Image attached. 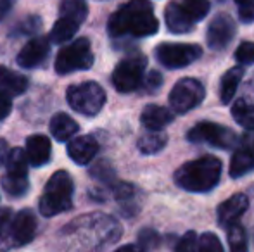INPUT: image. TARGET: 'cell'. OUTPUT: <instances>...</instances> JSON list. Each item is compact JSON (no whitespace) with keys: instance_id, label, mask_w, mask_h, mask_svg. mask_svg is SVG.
Here are the masks:
<instances>
[{"instance_id":"cell-27","label":"cell","mask_w":254,"mask_h":252,"mask_svg":"<svg viewBox=\"0 0 254 252\" xmlns=\"http://www.w3.org/2000/svg\"><path fill=\"white\" fill-rule=\"evenodd\" d=\"M12 218L14 214L10 209H0V251H7L10 247H14L12 232H10Z\"/></svg>"},{"instance_id":"cell-37","label":"cell","mask_w":254,"mask_h":252,"mask_svg":"<svg viewBox=\"0 0 254 252\" xmlns=\"http://www.w3.org/2000/svg\"><path fill=\"white\" fill-rule=\"evenodd\" d=\"M161 74L159 73H156V71H152V73H149V76H147V80H145V85H147V90H156L157 87L161 85Z\"/></svg>"},{"instance_id":"cell-19","label":"cell","mask_w":254,"mask_h":252,"mask_svg":"<svg viewBox=\"0 0 254 252\" xmlns=\"http://www.w3.org/2000/svg\"><path fill=\"white\" fill-rule=\"evenodd\" d=\"M0 88L5 92L7 95H21L26 92L28 80L23 74L16 73V71L9 69L5 66H0Z\"/></svg>"},{"instance_id":"cell-22","label":"cell","mask_w":254,"mask_h":252,"mask_svg":"<svg viewBox=\"0 0 254 252\" xmlns=\"http://www.w3.org/2000/svg\"><path fill=\"white\" fill-rule=\"evenodd\" d=\"M61 17H66V19L74 21L76 24H81L87 19L88 7L85 0H63L59 7Z\"/></svg>"},{"instance_id":"cell-32","label":"cell","mask_w":254,"mask_h":252,"mask_svg":"<svg viewBox=\"0 0 254 252\" xmlns=\"http://www.w3.org/2000/svg\"><path fill=\"white\" fill-rule=\"evenodd\" d=\"M199 251V240L194 232H187L180 240H178L175 252H197Z\"/></svg>"},{"instance_id":"cell-39","label":"cell","mask_w":254,"mask_h":252,"mask_svg":"<svg viewBox=\"0 0 254 252\" xmlns=\"http://www.w3.org/2000/svg\"><path fill=\"white\" fill-rule=\"evenodd\" d=\"M242 147L251 151L254 154V133H248L244 138H242Z\"/></svg>"},{"instance_id":"cell-34","label":"cell","mask_w":254,"mask_h":252,"mask_svg":"<svg viewBox=\"0 0 254 252\" xmlns=\"http://www.w3.org/2000/svg\"><path fill=\"white\" fill-rule=\"evenodd\" d=\"M239 9V17L242 23H253L254 21V0H235Z\"/></svg>"},{"instance_id":"cell-36","label":"cell","mask_w":254,"mask_h":252,"mask_svg":"<svg viewBox=\"0 0 254 252\" xmlns=\"http://www.w3.org/2000/svg\"><path fill=\"white\" fill-rule=\"evenodd\" d=\"M10 109H12V104H10V101H9V95L0 90V121L9 116Z\"/></svg>"},{"instance_id":"cell-18","label":"cell","mask_w":254,"mask_h":252,"mask_svg":"<svg viewBox=\"0 0 254 252\" xmlns=\"http://www.w3.org/2000/svg\"><path fill=\"white\" fill-rule=\"evenodd\" d=\"M49 128H51V135L57 142H69L80 130L78 123L71 116H67L66 112H57L51 119Z\"/></svg>"},{"instance_id":"cell-15","label":"cell","mask_w":254,"mask_h":252,"mask_svg":"<svg viewBox=\"0 0 254 252\" xmlns=\"http://www.w3.org/2000/svg\"><path fill=\"white\" fill-rule=\"evenodd\" d=\"M26 154L30 159V164L35 168L47 164L52 155V145L51 140L44 135H31L26 140Z\"/></svg>"},{"instance_id":"cell-28","label":"cell","mask_w":254,"mask_h":252,"mask_svg":"<svg viewBox=\"0 0 254 252\" xmlns=\"http://www.w3.org/2000/svg\"><path fill=\"white\" fill-rule=\"evenodd\" d=\"M28 178L26 176H14V175H5L2 176V189L12 197H21L28 192Z\"/></svg>"},{"instance_id":"cell-31","label":"cell","mask_w":254,"mask_h":252,"mask_svg":"<svg viewBox=\"0 0 254 252\" xmlns=\"http://www.w3.org/2000/svg\"><path fill=\"white\" fill-rule=\"evenodd\" d=\"M199 252H225L220 239L214 233H202L199 237Z\"/></svg>"},{"instance_id":"cell-3","label":"cell","mask_w":254,"mask_h":252,"mask_svg":"<svg viewBox=\"0 0 254 252\" xmlns=\"http://www.w3.org/2000/svg\"><path fill=\"white\" fill-rule=\"evenodd\" d=\"M71 205H73V180L69 173L59 169L45 185L38 209L45 218H51L71 209Z\"/></svg>"},{"instance_id":"cell-25","label":"cell","mask_w":254,"mask_h":252,"mask_svg":"<svg viewBox=\"0 0 254 252\" xmlns=\"http://www.w3.org/2000/svg\"><path fill=\"white\" fill-rule=\"evenodd\" d=\"M28 154L23 151V149L16 147L9 152V157L5 161L7 166V173L14 176H26L28 175Z\"/></svg>"},{"instance_id":"cell-38","label":"cell","mask_w":254,"mask_h":252,"mask_svg":"<svg viewBox=\"0 0 254 252\" xmlns=\"http://www.w3.org/2000/svg\"><path fill=\"white\" fill-rule=\"evenodd\" d=\"M9 152H10L9 145L5 144V140H2V138H0V166L7 161V157H9Z\"/></svg>"},{"instance_id":"cell-7","label":"cell","mask_w":254,"mask_h":252,"mask_svg":"<svg viewBox=\"0 0 254 252\" xmlns=\"http://www.w3.org/2000/svg\"><path fill=\"white\" fill-rule=\"evenodd\" d=\"M187 138L192 144H209L218 149H232L239 144V137L230 128L209 121L197 123L194 128H190Z\"/></svg>"},{"instance_id":"cell-12","label":"cell","mask_w":254,"mask_h":252,"mask_svg":"<svg viewBox=\"0 0 254 252\" xmlns=\"http://www.w3.org/2000/svg\"><path fill=\"white\" fill-rule=\"evenodd\" d=\"M49 42L51 40L44 37H37L30 40L17 54V64L24 69H31V67H37L38 64H42L47 57L49 49H51Z\"/></svg>"},{"instance_id":"cell-29","label":"cell","mask_w":254,"mask_h":252,"mask_svg":"<svg viewBox=\"0 0 254 252\" xmlns=\"http://www.w3.org/2000/svg\"><path fill=\"white\" fill-rule=\"evenodd\" d=\"M228 246H230V252H249L246 230L239 223L228 228Z\"/></svg>"},{"instance_id":"cell-5","label":"cell","mask_w":254,"mask_h":252,"mask_svg":"<svg viewBox=\"0 0 254 252\" xmlns=\"http://www.w3.org/2000/svg\"><path fill=\"white\" fill-rule=\"evenodd\" d=\"M94 66V52H92L90 42L87 38H78V40L67 44L59 50L54 62L57 74H71L74 71H85Z\"/></svg>"},{"instance_id":"cell-8","label":"cell","mask_w":254,"mask_h":252,"mask_svg":"<svg viewBox=\"0 0 254 252\" xmlns=\"http://www.w3.org/2000/svg\"><path fill=\"white\" fill-rule=\"evenodd\" d=\"M204 95L206 92H204L201 81L194 80V78H184L170 92V105L175 112L185 114L201 104Z\"/></svg>"},{"instance_id":"cell-6","label":"cell","mask_w":254,"mask_h":252,"mask_svg":"<svg viewBox=\"0 0 254 252\" xmlns=\"http://www.w3.org/2000/svg\"><path fill=\"white\" fill-rule=\"evenodd\" d=\"M145 67H147V59L142 54L130 55L123 59L113 73V85L121 94H130L137 90L144 81Z\"/></svg>"},{"instance_id":"cell-2","label":"cell","mask_w":254,"mask_h":252,"mask_svg":"<svg viewBox=\"0 0 254 252\" xmlns=\"http://www.w3.org/2000/svg\"><path fill=\"white\" fill-rule=\"evenodd\" d=\"M221 176V161L214 155H202L175 173V183L187 192H209L218 185Z\"/></svg>"},{"instance_id":"cell-1","label":"cell","mask_w":254,"mask_h":252,"mask_svg":"<svg viewBox=\"0 0 254 252\" xmlns=\"http://www.w3.org/2000/svg\"><path fill=\"white\" fill-rule=\"evenodd\" d=\"M157 28L159 23L154 16L152 3L149 0H130L113 14L107 23L109 35L114 38L151 37L157 33Z\"/></svg>"},{"instance_id":"cell-23","label":"cell","mask_w":254,"mask_h":252,"mask_svg":"<svg viewBox=\"0 0 254 252\" xmlns=\"http://www.w3.org/2000/svg\"><path fill=\"white\" fill-rule=\"evenodd\" d=\"M78 26H80V24H76L74 21L66 19V17H59V19L54 23L51 33H49V40H51L52 44H66V42L71 40V37L76 33Z\"/></svg>"},{"instance_id":"cell-20","label":"cell","mask_w":254,"mask_h":252,"mask_svg":"<svg viewBox=\"0 0 254 252\" xmlns=\"http://www.w3.org/2000/svg\"><path fill=\"white\" fill-rule=\"evenodd\" d=\"M242 76H244V69L241 66L232 67L225 73V76L221 78V85H220V99L223 104H228V102L234 99L235 92H237V87L241 83Z\"/></svg>"},{"instance_id":"cell-13","label":"cell","mask_w":254,"mask_h":252,"mask_svg":"<svg viewBox=\"0 0 254 252\" xmlns=\"http://www.w3.org/2000/svg\"><path fill=\"white\" fill-rule=\"evenodd\" d=\"M249 207V201L244 194H235L230 199H227L225 202H221L218 207V223L223 228H230L239 221L242 214L246 212V209Z\"/></svg>"},{"instance_id":"cell-16","label":"cell","mask_w":254,"mask_h":252,"mask_svg":"<svg viewBox=\"0 0 254 252\" xmlns=\"http://www.w3.org/2000/svg\"><path fill=\"white\" fill-rule=\"evenodd\" d=\"M164 19H166V26L173 33H187L192 30L195 21L185 12V9L182 7V3L171 2L164 10Z\"/></svg>"},{"instance_id":"cell-33","label":"cell","mask_w":254,"mask_h":252,"mask_svg":"<svg viewBox=\"0 0 254 252\" xmlns=\"http://www.w3.org/2000/svg\"><path fill=\"white\" fill-rule=\"evenodd\" d=\"M235 59L242 66H249L254 62V44L253 42H244L239 45V49L235 50Z\"/></svg>"},{"instance_id":"cell-11","label":"cell","mask_w":254,"mask_h":252,"mask_svg":"<svg viewBox=\"0 0 254 252\" xmlns=\"http://www.w3.org/2000/svg\"><path fill=\"white\" fill-rule=\"evenodd\" d=\"M10 232H12V242L14 247L26 246L33 240L35 233H37V216L31 209H23V211L16 212L12 218V225H10Z\"/></svg>"},{"instance_id":"cell-10","label":"cell","mask_w":254,"mask_h":252,"mask_svg":"<svg viewBox=\"0 0 254 252\" xmlns=\"http://www.w3.org/2000/svg\"><path fill=\"white\" fill-rule=\"evenodd\" d=\"M235 37V23L228 14H218L207 28V45L213 50H223Z\"/></svg>"},{"instance_id":"cell-24","label":"cell","mask_w":254,"mask_h":252,"mask_svg":"<svg viewBox=\"0 0 254 252\" xmlns=\"http://www.w3.org/2000/svg\"><path fill=\"white\" fill-rule=\"evenodd\" d=\"M166 142H168V137L163 133V131H149V133L142 135L137 142V147L142 154H156V152L163 151L166 147Z\"/></svg>"},{"instance_id":"cell-4","label":"cell","mask_w":254,"mask_h":252,"mask_svg":"<svg viewBox=\"0 0 254 252\" xmlns=\"http://www.w3.org/2000/svg\"><path fill=\"white\" fill-rule=\"evenodd\" d=\"M67 104L73 111L83 116H97L106 104V92L95 81H83V83L71 85L66 92Z\"/></svg>"},{"instance_id":"cell-26","label":"cell","mask_w":254,"mask_h":252,"mask_svg":"<svg viewBox=\"0 0 254 252\" xmlns=\"http://www.w3.org/2000/svg\"><path fill=\"white\" fill-rule=\"evenodd\" d=\"M232 116L241 126H244L246 130L254 131V105L248 104L246 101L239 99L232 107Z\"/></svg>"},{"instance_id":"cell-40","label":"cell","mask_w":254,"mask_h":252,"mask_svg":"<svg viewBox=\"0 0 254 252\" xmlns=\"http://www.w3.org/2000/svg\"><path fill=\"white\" fill-rule=\"evenodd\" d=\"M9 9H10V3L7 2V0H0V19L5 17V14L9 12Z\"/></svg>"},{"instance_id":"cell-30","label":"cell","mask_w":254,"mask_h":252,"mask_svg":"<svg viewBox=\"0 0 254 252\" xmlns=\"http://www.w3.org/2000/svg\"><path fill=\"white\" fill-rule=\"evenodd\" d=\"M182 7H184L185 12H187L194 21H201L207 16L211 3L207 2V0H184V2H182Z\"/></svg>"},{"instance_id":"cell-21","label":"cell","mask_w":254,"mask_h":252,"mask_svg":"<svg viewBox=\"0 0 254 252\" xmlns=\"http://www.w3.org/2000/svg\"><path fill=\"white\" fill-rule=\"evenodd\" d=\"M254 169V154L248 149L241 147L230 161V176L232 178H241V176L248 175Z\"/></svg>"},{"instance_id":"cell-41","label":"cell","mask_w":254,"mask_h":252,"mask_svg":"<svg viewBox=\"0 0 254 252\" xmlns=\"http://www.w3.org/2000/svg\"><path fill=\"white\" fill-rule=\"evenodd\" d=\"M114 252H142V251L138 249L137 246H123V247H120V249L114 251Z\"/></svg>"},{"instance_id":"cell-9","label":"cell","mask_w":254,"mask_h":252,"mask_svg":"<svg viewBox=\"0 0 254 252\" xmlns=\"http://www.w3.org/2000/svg\"><path fill=\"white\" fill-rule=\"evenodd\" d=\"M202 55V49L194 44H161L156 49L157 61L164 67L178 69L185 67Z\"/></svg>"},{"instance_id":"cell-17","label":"cell","mask_w":254,"mask_h":252,"mask_svg":"<svg viewBox=\"0 0 254 252\" xmlns=\"http://www.w3.org/2000/svg\"><path fill=\"white\" fill-rule=\"evenodd\" d=\"M140 121L149 131H161L164 126L173 121V114L166 107L151 104L142 111Z\"/></svg>"},{"instance_id":"cell-35","label":"cell","mask_w":254,"mask_h":252,"mask_svg":"<svg viewBox=\"0 0 254 252\" xmlns=\"http://www.w3.org/2000/svg\"><path fill=\"white\" fill-rule=\"evenodd\" d=\"M157 242H159V237H157L156 232H152V230H144V232H140V244H142V247L156 246Z\"/></svg>"},{"instance_id":"cell-14","label":"cell","mask_w":254,"mask_h":252,"mask_svg":"<svg viewBox=\"0 0 254 252\" xmlns=\"http://www.w3.org/2000/svg\"><path fill=\"white\" fill-rule=\"evenodd\" d=\"M99 152V142L92 135H81L74 137L67 144V154L76 164H88Z\"/></svg>"}]
</instances>
